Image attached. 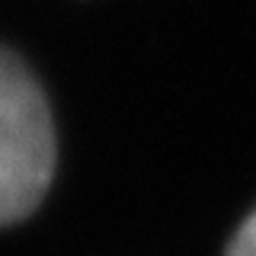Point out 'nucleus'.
Segmentation results:
<instances>
[{
  "label": "nucleus",
  "mask_w": 256,
  "mask_h": 256,
  "mask_svg": "<svg viewBox=\"0 0 256 256\" xmlns=\"http://www.w3.org/2000/svg\"><path fill=\"white\" fill-rule=\"evenodd\" d=\"M54 173L45 96L20 58L0 52V224L36 212Z\"/></svg>",
  "instance_id": "nucleus-1"
},
{
  "label": "nucleus",
  "mask_w": 256,
  "mask_h": 256,
  "mask_svg": "<svg viewBox=\"0 0 256 256\" xmlns=\"http://www.w3.org/2000/svg\"><path fill=\"white\" fill-rule=\"evenodd\" d=\"M228 256H256V208L250 212V218L237 228V234L228 246Z\"/></svg>",
  "instance_id": "nucleus-2"
}]
</instances>
